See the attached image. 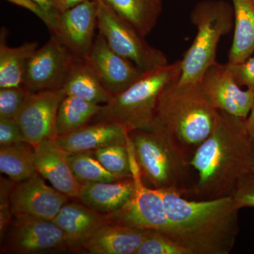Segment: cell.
<instances>
[{"mask_svg":"<svg viewBox=\"0 0 254 254\" xmlns=\"http://www.w3.org/2000/svg\"><path fill=\"white\" fill-rule=\"evenodd\" d=\"M219 113L213 131L190 159L198 179L190 191L197 200L232 195L254 165V145L245 119Z\"/></svg>","mask_w":254,"mask_h":254,"instance_id":"1","label":"cell"},{"mask_svg":"<svg viewBox=\"0 0 254 254\" xmlns=\"http://www.w3.org/2000/svg\"><path fill=\"white\" fill-rule=\"evenodd\" d=\"M161 192L168 220V236L188 254H229L240 232L232 195L208 200H189L173 190Z\"/></svg>","mask_w":254,"mask_h":254,"instance_id":"2","label":"cell"},{"mask_svg":"<svg viewBox=\"0 0 254 254\" xmlns=\"http://www.w3.org/2000/svg\"><path fill=\"white\" fill-rule=\"evenodd\" d=\"M219 114L200 83L177 81L159 97L152 130L168 138L190 159L213 131Z\"/></svg>","mask_w":254,"mask_h":254,"instance_id":"3","label":"cell"},{"mask_svg":"<svg viewBox=\"0 0 254 254\" xmlns=\"http://www.w3.org/2000/svg\"><path fill=\"white\" fill-rule=\"evenodd\" d=\"M181 71V60L145 71L131 86L102 105L90 124L118 123L128 133L152 130L159 97L169 85L179 81Z\"/></svg>","mask_w":254,"mask_h":254,"instance_id":"4","label":"cell"},{"mask_svg":"<svg viewBox=\"0 0 254 254\" xmlns=\"http://www.w3.org/2000/svg\"><path fill=\"white\" fill-rule=\"evenodd\" d=\"M190 18L197 33L181 60L180 83H200L207 70L217 63L219 42L233 28V6L222 0H205L195 5Z\"/></svg>","mask_w":254,"mask_h":254,"instance_id":"5","label":"cell"},{"mask_svg":"<svg viewBox=\"0 0 254 254\" xmlns=\"http://www.w3.org/2000/svg\"><path fill=\"white\" fill-rule=\"evenodd\" d=\"M128 137L144 182L155 190L190 191L185 185L190 159L177 145L153 130L131 131Z\"/></svg>","mask_w":254,"mask_h":254,"instance_id":"6","label":"cell"},{"mask_svg":"<svg viewBox=\"0 0 254 254\" xmlns=\"http://www.w3.org/2000/svg\"><path fill=\"white\" fill-rule=\"evenodd\" d=\"M133 190L129 199L117 211L106 215L107 221L131 228L168 233L166 207L160 190L145 185L129 137L127 138Z\"/></svg>","mask_w":254,"mask_h":254,"instance_id":"7","label":"cell"},{"mask_svg":"<svg viewBox=\"0 0 254 254\" xmlns=\"http://www.w3.org/2000/svg\"><path fill=\"white\" fill-rule=\"evenodd\" d=\"M98 2L97 28L112 50L144 71L168 64V58L163 52L150 46L145 37L100 0Z\"/></svg>","mask_w":254,"mask_h":254,"instance_id":"8","label":"cell"},{"mask_svg":"<svg viewBox=\"0 0 254 254\" xmlns=\"http://www.w3.org/2000/svg\"><path fill=\"white\" fill-rule=\"evenodd\" d=\"M2 241L3 254L70 252L64 234L53 220L30 215L13 216Z\"/></svg>","mask_w":254,"mask_h":254,"instance_id":"9","label":"cell"},{"mask_svg":"<svg viewBox=\"0 0 254 254\" xmlns=\"http://www.w3.org/2000/svg\"><path fill=\"white\" fill-rule=\"evenodd\" d=\"M77 58L52 35L28 58L21 86L28 93L61 89Z\"/></svg>","mask_w":254,"mask_h":254,"instance_id":"10","label":"cell"},{"mask_svg":"<svg viewBox=\"0 0 254 254\" xmlns=\"http://www.w3.org/2000/svg\"><path fill=\"white\" fill-rule=\"evenodd\" d=\"M65 96L62 89L28 93L15 118L25 142L35 146L46 140L57 138L58 110Z\"/></svg>","mask_w":254,"mask_h":254,"instance_id":"11","label":"cell"},{"mask_svg":"<svg viewBox=\"0 0 254 254\" xmlns=\"http://www.w3.org/2000/svg\"><path fill=\"white\" fill-rule=\"evenodd\" d=\"M98 0H87L60 13L50 31L76 58L85 60L94 43Z\"/></svg>","mask_w":254,"mask_h":254,"instance_id":"12","label":"cell"},{"mask_svg":"<svg viewBox=\"0 0 254 254\" xmlns=\"http://www.w3.org/2000/svg\"><path fill=\"white\" fill-rule=\"evenodd\" d=\"M13 216L30 215L53 220L64 205L70 199L36 173L22 182L14 183L10 192Z\"/></svg>","mask_w":254,"mask_h":254,"instance_id":"13","label":"cell"},{"mask_svg":"<svg viewBox=\"0 0 254 254\" xmlns=\"http://www.w3.org/2000/svg\"><path fill=\"white\" fill-rule=\"evenodd\" d=\"M203 91L219 111L246 119L254 102V91L243 90L235 81L227 64L210 66L200 82Z\"/></svg>","mask_w":254,"mask_h":254,"instance_id":"14","label":"cell"},{"mask_svg":"<svg viewBox=\"0 0 254 254\" xmlns=\"http://www.w3.org/2000/svg\"><path fill=\"white\" fill-rule=\"evenodd\" d=\"M85 60L113 96L125 91L145 72L112 50L100 33L95 37L93 46Z\"/></svg>","mask_w":254,"mask_h":254,"instance_id":"15","label":"cell"},{"mask_svg":"<svg viewBox=\"0 0 254 254\" xmlns=\"http://www.w3.org/2000/svg\"><path fill=\"white\" fill-rule=\"evenodd\" d=\"M36 172L52 187L69 198L78 199L82 185L75 178L66 151L55 139L46 140L35 145Z\"/></svg>","mask_w":254,"mask_h":254,"instance_id":"16","label":"cell"},{"mask_svg":"<svg viewBox=\"0 0 254 254\" xmlns=\"http://www.w3.org/2000/svg\"><path fill=\"white\" fill-rule=\"evenodd\" d=\"M53 222L63 230L70 252H83L85 244L107 222L106 215L98 213L81 201L63 205Z\"/></svg>","mask_w":254,"mask_h":254,"instance_id":"17","label":"cell"},{"mask_svg":"<svg viewBox=\"0 0 254 254\" xmlns=\"http://www.w3.org/2000/svg\"><path fill=\"white\" fill-rule=\"evenodd\" d=\"M151 231L107 222L85 244L83 252L92 254H136Z\"/></svg>","mask_w":254,"mask_h":254,"instance_id":"18","label":"cell"},{"mask_svg":"<svg viewBox=\"0 0 254 254\" xmlns=\"http://www.w3.org/2000/svg\"><path fill=\"white\" fill-rule=\"evenodd\" d=\"M128 135L127 130L118 123H92L57 137V141L69 153L93 152L108 145L127 143Z\"/></svg>","mask_w":254,"mask_h":254,"instance_id":"19","label":"cell"},{"mask_svg":"<svg viewBox=\"0 0 254 254\" xmlns=\"http://www.w3.org/2000/svg\"><path fill=\"white\" fill-rule=\"evenodd\" d=\"M133 186L131 177L116 182H88L82 185L78 200L95 211L108 215L125 205Z\"/></svg>","mask_w":254,"mask_h":254,"instance_id":"20","label":"cell"},{"mask_svg":"<svg viewBox=\"0 0 254 254\" xmlns=\"http://www.w3.org/2000/svg\"><path fill=\"white\" fill-rule=\"evenodd\" d=\"M65 95L76 97L95 104H108L113 95L107 91L86 60L77 58L64 83Z\"/></svg>","mask_w":254,"mask_h":254,"instance_id":"21","label":"cell"},{"mask_svg":"<svg viewBox=\"0 0 254 254\" xmlns=\"http://www.w3.org/2000/svg\"><path fill=\"white\" fill-rule=\"evenodd\" d=\"M145 37L153 31L163 12V0H100Z\"/></svg>","mask_w":254,"mask_h":254,"instance_id":"22","label":"cell"},{"mask_svg":"<svg viewBox=\"0 0 254 254\" xmlns=\"http://www.w3.org/2000/svg\"><path fill=\"white\" fill-rule=\"evenodd\" d=\"M234 36L228 63L245 62L254 53V0H232Z\"/></svg>","mask_w":254,"mask_h":254,"instance_id":"23","label":"cell"},{"mask_svg":"<svg viewBox=\"0 0 254 254\" xmlns=\"http://www.w3.org/2000/svg\"><path fill=\"white\" fill-rule=\"evenodd\" d=\"M7 30L1 28L0 33V88L22 85L23 73L28 58L38 48L37 42H28L18 47L6 43Z\"/></svg>","mask_w":254,"mask_h":254,"instance_id":"24","label":"cell"},{"mask_svg":"<svg viewBox=\"0 0 254 254\" xmlns=\"http://www.w3.org/2000/svg\"><path fill=\"white\" fill-rule=\"evenodd\" d=\"M0 171L14 183L36 173L33 145L27 142L0 147Z\"/></svg>","mask_w":254,"mask_h":254,"instance_id":"25","label":"cell"},{"mask_svg":"<svg viewBox=\"0 0 254 254\" xmlns=\"http://www.w3.org/2000/svg\"><path fill=\"white\" fill-rule=\"evenodd\" d=\"M102 105L66 95L60 103L57 118L58 136L66 134L91 123Z\"/></svg>","mask_w":254,"mask_h":254,"instance_id":"26","label":"cell"},{"mask_svg":"<svg viewBox=\"0 0 254 254\" xmlns=\"http://www.w3.org/2000/svg\"><path fill=\"white\" fill-rule=\"evenodd\" d=\"M67 158L73 175L81 185L88 182H116L124 180L106 170L95 158L93 151L67 152Z\"/></svg>","mask_w":254,"mask_h":254,"instance_id":"27","label":"cell"},{"mask_svg":"<svg viewBox=\"0 0 254 254\" xmlns=\"http://www.w3.org/2000/svg\"><path fill=\"white\" fill-rule=\"evenodd\" d=\"M93 155L108 171L123 179L131 177L129 153L127 143L103 147L93 151Z\"/></svg>","mask_w":254,"mask_h":254,"instance_id":"28","label":"cell"},{"mask_svg":"<svg viewBox=\"0 0 254 254\" xmlns=\"http://www.w3.org/2000/svg\"><path fill=\"white\" fill-rule=\"evenodd\" d=\"M136 254H188L176 241L163 232L152 230Z\"/></svg>","mask_w":254,"mask_h":254,"instance_id":"29","label":"cell"},{"mask_svg":"<svg viewBox=\"0 0 254 254\" xmlns=\"http://www.w3.org/2000/svg\"><path fill=\"white\" fill-rule=\"evenodd\" d=\"M22 86L0 88V118H16L28 95Z\"/></svg>","mask_w":254,"mask_h":254,"instance_id":"30","label":"cell"},{"mask_svg":"<svg viewBox=\"0 0 254 254\" xmlns=\"http://www.w3.org/2000/svg\"><path fill=\"white\" fill-rule=\"evenodd\" d=\"M14 182L9 178H1V190H0V232L1 240L4 237L10 222L13 218L10 204V192Z\"/></svg>","mask_w":254,"mask_h":254,"instance_id":"31","label":"cell"},{"mask_svg":"<svg viewBox=\"0 0 254 254\" xmlns=\"http://www.w3.org/2000/svg\"><path fill=\"white\" fill-rule=\"evenodd\" d=\"M227 68L241 87L254 91V56L242 63H227Z\"/></svg>","mask_w":254,"mask_h":254,"instance_id":"32","label":"cell"},{"mask_svg":"<svg viewBox=\"0 0 254 254\" xmlns=\"http://www.w3.org/2000/svg\"><path fill=\"white\" fill-rule=\"evenodd\" d=\"M239 208H254V175L249 174L241 180L232 194Z\"/></svg>","mask_w":254,"mask_h":254,"instance_id":"33","label":"cell"},{"mask_svg":"<svg viewBox=\"0 0 254 254\" xmlns=\"http://www.w3.org/2000/svg\"><path fill=\"white\" fill-rule=\"evenodd\" d=\"M24 141L22 131L14 119L0 118V147Z\"/></svg>","mask_w":254,"mask_h":254,"instance_id":"34","label":"cell"},{"mask_svg":"<svg viewBox=\"0 0 254 254\" xmlns=\"http://www.w3.org/2000/svg\"><path fill=\"white\" fill-rule=\"evenodd\" d=\"M32 1L36 3L46 14L48 20V28L49 31H51L54 27L57 18L60 13L55 0H32Z\"/></svg>","mask_w":254,"mask_h":254,"instance_id":"35","label":"cell"},{"mask_svg":"<svg viewBox=\"0 0 254 254\" xmlns=\"http://www.w3.org/2000/svg\"><path fill=\"white\" fill-rule=\"evenodd\" d=\"M5 1H9L11 4L16 5V6L22 7L23 9H27L38 16L43 23L46 25L47 27L48 26V20L47 18L46 14H44L41 8L33 2L32 0H5Z\"/></svg>","mask_w":254,"mask_h":254,"instance_id":"36","label":"cell"},{"mask_svg":"<svg viewBox=\"0 0 254 254\" xmlns=\"http://www.w3.org/2000/svg\"><path fill=\"white\" fill-rule=\"evenodd\" d=\"M85 1L87 0H55V2L58 9L62 12Z\"/></svg>","mask_w":254,"mask_h":254,"instance_id":"37","label":"cell"},{"mask_svg":"<svg viewBox=\"0 0 254 254\" xmlns=\"http://www.w3.org/2000/svg\"><path fill=\"white\" fill-rule=\"evenodd\" d=\"M246 127H247V131L250 134L251 139L253 142L254 145V102L252 110H251L250 115L245 120Z\"/></svg>","mask_w":254,"mask_h":254,"instance_id":"38","label":"cell"},{"mask_svg":"<svg viewBox=\"0 0 254 254\" xmlns=\"http://www.w3.org/2000/svg\"><path fill=\"white\" fill-rule=\"evenodd\" d=\"M252 173H253L254 175V166H253V168H252Z\"/></svg>","mask_w":254,"mask_h":254,"instance_id":"39","label":"cell"}]
</instances>
